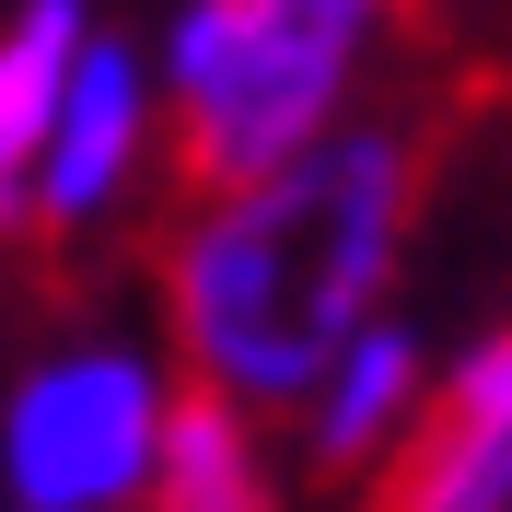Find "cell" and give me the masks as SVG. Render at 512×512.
Masks as SVG:
<instances>
[{
	"label": "cell",
	"mask_w": 512,
	"mask_h": 512,
	"mask_svg": "<svg viewBox=\"0 0 512 512\" xmlns=\"http://www.w3.org/2000/svg\"><path fill=\"white\" fill-rule=\"evenodd\" d=\"M408 198H419V152L384 117H350L303 163L210 198L163 256V315H175L187 373L245 419L303 408L315 373L384 315Z\"/></svg>",
	"instance_id": "1"
},
{
	"label": "cell",
	"mask_w": 512,
	"mask_h": 512,
	"mask_svg": "<svg viewBox=\"0 0 512 512\" xmlns=\"http://www.w3.org/2000/svg\"><path fill=\"white\" fill-rule=\"evenodd\" d=\"M396 0H175L152 59V105H175L187 175L210 198L303 163L350 128L361 47Z\"/></svg>",
	"instance_id": "2"
},
{
	"label": "cell",
	"mask_w": 512,
	"mask_h": 512,
	"mask_svg": "<svg viewBox=\"0 0 512 512\" xmlns=\"http://www.w3.org/2000/svg\"><path fill=\"white\" fill-rule=\"evenodd\" d=\"M175 384L140 338H70L0 396V489L12 512H140Z\"/></svg>",
	"instance_id": "3"
},
{
	"label": "cell",
	"mask_w": 512,
	"mask_h": 512,
	"mask_svg": "<svg viewBox=\"0 0 512 512\" xmlns=\"http://www.w3.org/2000/svg\"><path fill=\"white\" fill-rule=\"evenodd\" d=\"M140 152H152V59L94 24V47L70 59L47 163H35V233H94L140 187Z\"/></svg>",
	"instance_id": "4"
},
{
	"label": "cell",
	"mask_w": 512,
	"mask_h": 512,
	"mask_svg": "<svg viewBox=\"0 0 512 512\" xmlns=\"http://www.w3.org/2000/svg\"><path fill=\"white\" fill-rule=\"evenodd\" d=\"M384 512H512V326L419 396L408 454L384 466Z\"/></svg>",
	"instance_id": "5"
},
{
	"label": "cell",
	"mask_w": 512,
	"mask_h": 512,
	"mask_svg": "<svg viewBox=\"0 0 512 512\" xmlns=\"http://www.w3.org/2000/svg\"><path fill=\"white\" fill-rule=\"evenodd\" d=\"M419 396H431V361H419V326L384 303L350 350L315 373L303 396V466L315 478H384L419 431Z\"/></svg>",
	"instance_id": "6"
},
{
	"label": "cell",
	"mask_w": 512,
	"mask_h": 512,
	"mask_svg": "<svg viewBox=\"0 0 512 512\" xmlns=\"http://www.w3.org/2000/svg\"><path fill=\"white\" fill-rule=\"evenodd\" d=\"M82 47H94V0H12L0 12V245L35 233V163H47Z\"/></svg>",
	"instance_id": "7"
},
{
	"label": "cell",
	"mask_w": 512,
	"mask_h": 512,
	"mask_svg": "<svg viewBox=\"0 0 512 512\" xmlns=\"http://www.w3.org/2000/svg\"><path fill=\"white\" fill-rule=\"evenodd\" d=\"M140 512H280V478H268L256 419L233 408V396H210V384H175Z\"/></svg>",
	"instance_id": "8"
}]
</instances>
